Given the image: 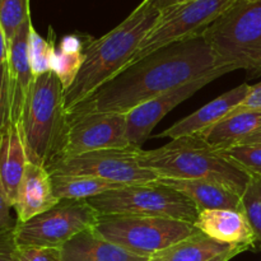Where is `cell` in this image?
Instances as JSON below:
<instances>
[{
	"label": "cell",
	"mask_w": 261,
	"mask_h": 261,
	"mask_svg": "<svg viewBox=\"0 0 261 261\" xmlns=\"http://www.w3.org/2000/svg\"><path fill=\"white\" fill-rule=\"evenodd\" d=\"M55 43L53 40H46L38 35L35 27H31L28 37V55H30L31 68L33 75L40 76L42 74L53 71V59L55 54Z\"/></svg>",
	"instance_id": "cb8c5ba5"
},
{
	"label": "cell",
	"mask_w": 261,
	"mask_h": 261,
	"mask_svg": "<svg viewBox=\"0 0 261 261\" xmlns=\"http://www.w3.org/2000/svg\"><path fill=\"white\" fill-rule=\"evenodd\" d=\"M232 69L221 68L208 75L199 78L196 81L186 83L175 89L166 92L161 96L154 97L144 103L139 105L126 114V138L132 147L142 148L150 137V133L155 125L171 111L182 103L184 101L195 94L199 89L205 87L211 82L216 81L219 76L231 73Z\"/></svg>",
	"instance_id": "7c38bea8"
},
{
	"label": "cell",
	"mask_w": 261,
	"mask_h": 261,
	"mask_svg": "<svg viewBox=\"0 0 261 261\" xmlns=\"http://www.w3.org/2000/svg\"><path fill=\"white\" fill-rule=\"evenodd\" d=\"M9 125V97H8L7 63L0 66V137Z\"/></svg>",
	"instance_id": "f1b7e54d"
},
{
	"label": "cell",
	"mask_w": 261,
	"mask_h": 261,
	"mask_svg": "<svg viewBox=\"0 0 261 261\" xmlns=\"http://www.w3.org/2000/svg\"><path fill=\"white\" fill-rule=\"evenodd\" d=\"M251 86L244 83L226 93L221 94L216 99L211 101L199 109L198 111L193 112L189 116L184 117L182 120L173 124L172 126L166 129L161 134L155 135V138H171V139H178L184 137H191V135H199L204 130L214 126L216 124L226 119L249 94Z\"/></svg>",
	"instance_id": "5bb4252c"
},
{
	"label": "cell",
	"mask_w": 261,
	"mask_h": 261,
	"mask_svg": "<svg viewBox=\"0 0 261 261\" xmlns=\"http://www.w3.org/2000/svg\"><path fill=\"white\" fill-rule=\"evenodd\" d=\"M15 261H63L60 247L17 246L14 247Z\"/></svg>",
	"instance_id": "83f0119b"
},
{
	"label": "cell",
	"mask_w": 261,
	"mask_h": 261,
	"mask_svg": "<svg viewBox=\"0 0 261 261\" xmlns=\"http://www.w3.org/2000/svg\"><path fill=\"white\" fill-rule=\"evenodd\" d=\"M54 194L51 175L47 168L27 162L15 201L17 222H27L50 211L59 203Z\"/></svg>",
	"instance_id": "2e32d148"
},
{
	"label": "cell",
	"mask_w": 261,
	"mask_h": 261,
	"mask_svg": "<svg viewBox=\"0 0 261 261\" xmlns=\"http://www.w3.org/2000/svg\"><path fill=\"white\" fill-rule=\"evenodd\" d=\"M160 14L155 0H143L114 30L87 43L83 66L64 91L65 114L129 65Z\"/></svg>",
	"instance_id": "7a4b0ae2"
},
{
	"label": "cell",
	"mask_w": 261,
	"mask_h": 261,
	"mask_svg": "<svg viewBox=\"0 0 261 261\" xmlns=\"http://www.w3.org/2000/svg\"><path fill=\"white\" fill-rule=\"evenodd\" d=\"M31 18L30 0H0V24L9 43L23 23Z\"/></svg>",
	"instance_id": "d4e9b609"
},
{
	"label": "cell",
	"mask_w": 261,
	"mask_h": 261,
	"mask_svg": "<svg viewBox=\"0 0 261 261\" xmlns=\"http://www.w3.org/2000/svg\"><path fill=\"white\" fill-rule=\"evenodd\" d=\"M127 147L132 145L126 138V114L89 112L74 115L66 117L63 142L55 161L96 150Z\"/></svg>",
	"instance_id": "8fae6325"
},
{
	"label": "cell",
	"mask_w": 261,
	"mask_h": 261,
	"mask_svg": "<svg viewBox=\"0 0 261 261\" xmlns=\"http://www.w3.org/2000/svg\"><path fill=\"white\" fill-rule=\"evenodd\" d=\"M219 152L249 176L261 178V145L237 144Z\"/></svg>",
	"instance_id": "484cf974"
},
{
	"label": "cell",
	"mask_w": 261,
	"mask_h": 261,
	"mask_svg": "<svg viewBox=\"0 0 261 261\" xmlns=\"http://www.w3.org/2000/svg\"><path fill=\"white\" fill-rule=\"evenodd\" d=\"M185 2H190V0H155V4H157L158 9L162 10L165 9V8L171 7V5L180 4V3H185Z\"/></svg>",
	"instance_id": "d590c367"
},
{
	"label": "cell",
	"mask_w": 261,
	"mask_h": 261,
	"mask_svg": "<svg viewBox=\"0 0 261 261\" xmlns=\"http://www.w3.org/2000/svg\"><path fill=\"white\" fill-rule=\"evenodd\" d=\"M236 246L222 244L198 231L155 252L149 261H209Z\"/></svg>",
	"instance_id": "44dd1931"
},
{
	"label": "cell",
	"mask_w": 261,
	"mask_h": 261,
	"mask_svg": "<svg viewBox=\"0 0 261 261\" xmlns=\"http://www.w3.org/2000/svg\"><path fill=\"white\" fill-rule=\"evenodd\" d=\"M261 132V111H242L229 114L214 126L204 130L199 137L209 145L222 150L240 144L245 138Z\"/></svg>",
	"instance_id": "ffe728a7"
},
{
	"label": "cell",
	"mask_w": 261,
	"mask_h": 261,
	"mask_svg": "<svg viewBox=\"0 0 261 261\" xmlns=\"http://www.w3.org/2000/svg\"><path fill=\"white\" fill-rule=\"evenodd\" d=\"M13 229L0 232V261H15V242L13 237Z\"/></svg>",
	"instance_id": "4dcf8cb0"
},
{
	"label": "cell",
	"mask_w": 261,
	"mask_h": 261,
	"mask_svg": "<svg viewBox=\"0 0 261 261\" xmlns=\"http://www.w3.org/2000/svg\"><path fill=\"white\" fill-rule=\"evenodd\" d=\"M237 0H190L161 10L157 22L140 42L129 64L176 42L203 36L206 28Z\"/></svg>",
	"instance_id": "ba28073f"
},
{
	"label": "cell",
	"mask_w": 261,
	"mask_h": 261,
	"mask_svg": "<svg viewBox=\"0 0 261 261\" xmlns=\"http://www.w3.org/2000/svg\"><path fill=\"white\" fill-rule=\"evenodd\" d=\"M98 218L87 200H60L30 221L17 222L13 237L17 246L61 247L81 232L93 228Z\"/></svg>",
	"instance_id": "9c48e42d"
},
{
	"label": "cell",
	"mask_w": 261,
	"mask_h": 261,
	"mask_svg": "<svg viewBox=\"0 0 261 261\" xmlns=\"http://www.w3.org/2000/svg\"><path fill=\"white\" fill-rule=\"evenodd\" d=\"M247 247L245 246H236L233 247V249L228 250V251L223 252V254L218 255V256L213 257V259H211L209 261H229L231 259H233L234 256H237V255L242 254L244 251H247Z\"/></svg>",
	"instance_id": "d6a6232c"
},
{
	"label": "cell",
	"mask_w": 261,
	"mask_h": 261,
	"mask_svg": "<svg viewBox=\"0 0 261 261\" xmlns=\"http://www.w3.org/2000/svg\"><path fill=\"white\" fill-rule=\"evenodd\" d=\"M27 162L19 127L9 124L0 137V189L12 208L17 201Z\"/></svg>",
	"instance_id": "ac0fdd59"
},
{
	"label": "cell",
	"mask_w": 261,
	"mask_h": 261,
	"mask_svg": "<svg viewBox=\"0 0 261 261\" xmlns=\"http://www.w3.org/2000/svg\"><path fill=\"white\" fill-rule=\"evenodd\" d=\"M240 144H250V145H261V132L256 133L254 135L245 138Z\"/></svg>",
	"instance_id": "e575fe53"
},
{
	"label": "cell",
	"mask_w": 261,
	"mask_h": 261,
	"mask_svg": "<svg viewBox=\"0 0 261 261\" xmlns=\"http://www.w3.org/2000/svg\"><path fill=\"white\" fill-rule=\"evenodd\" d=\"M99 216H150L194 224L199 209L178 191L160 182L129 185L87 200Z\"/></svg>",
	"instance_id": "8992f818"
},
{
	"label": "cell",
	"mask_w": 261,
	"mask_h": 261,
	"mask_svg": "<svg viewBox=\"0 0 261 261\" xmlns=\"http://www.w3.org/2000/svg\"><path fill=\"white\" fill-rule=\"evenodd\" d=\"M195 228L211 239L229 246L254 249L257 244L254 231L244 211L236 209H206L200 211Z\"/></svg>",
	"instance_id": "9a60e30c"
},
{
	"label": "cell",
	"mask_w": 261,
	"mask_h": 261,
	"mask_svg": "<svg viewBox=\"0 0 261 261\" xmlns=\"http://www.w3.org/2000/svg\"><path fill=\"white\" fill-rule=\"evenodd\" d=\"M63 261H149L107 241L93 228L81 232L60 247Z\"/></svg>",
	"instance_id": "e0dca14e"
},
{
	"label": "cell",
	"mask_w": 261,
	"mask_h": 261,
	"mask_svg": "<svg viewBox=\"0 0 261 261\" xmlns=\"http://www.w3.org/2000/svg\"><path fill=\"white\" fill-rule=\"evenodd\" d=\"M7 56H8V43L5 40L4 31H3L2 24H0V66L3 64L7 63Z\"/></svg>",
	"instance_id": "836d02e7"
},
{
	"label": "cell",
	"mask_w": 261,
	"mask_h": 261,
	"mask_svg": "<svg viewBox=\"0 0 261 261\" xmlns=\"http://www.w3.org/2000/svg\"><path fill=\"white\" fill-rule=\"evenodd\" d=\"M242 211L261 244V178L250 176L249 184L241 196Z\"/></svg>",
	"instance_id": "4316f807"
},
{
	"label": "cell",
	"mask_w": 261,
	"mask_h": 261,
	"mask_svg": "<svg viewBox=\"0 0 261 261\" xmlns=\"http://www.w3.org/2000/svg\"><path fill=\"white\" fill-rule=\"evenodd\" d=\"M203 37L218 66L261 74V0H237Z\"/></svg>",
	"instance_id": "5b68a950"
},
{
	"label": "cell",
	"mask_w": 261,
	"mask_h": 261,
	"mask_svg": "<svg viewBox=\"0 0 261 261\" xmlns=\"http://www.w3.org/2000/svg\"><path fill=\"white\" fill-rule=\"evenodd\" d=\"M138 162L160 178L208 180L242 196L250 176L199 135L173 139L157 149L137 150Z\"/></svg>",
	"instance_id": "3957f363"
},
{
	"label": "cell",
	"mask_w": 261,
	"mask_h": 261,
	"mask_svg": "<svg viewBox=\"0 0 261 261\" xmlns=\"http://www.w3.org/2000/svg\"><path fill=\"white\" fill-rule=\"evenodd\" d=\"M256 110L261 111V82L255 84V86H251L246 98H245L244 101L231 112V114L242 111H256Z\"/></svg>",
	"instance_id": "f546056e"
},
{
	"label": "cell",
	"mask_w": 261,
	"mask_h": 261,
	"mask_svg": "<svg viewBox=\"0 0 261 261\" xmlns=\"http://www.w3.org/2000/svg\"><path fill=\"white\" fill-rule=\"evenodd\" d=\"M157 182L185 195L195 204L199 212L206 211V209L242 211L241 196L214 181L158 178Z\"/></svg>",
	"instance_id": "d6986e66"
},
{
	"label": "cell",
	"mask_w": 261,
	"mask_h": 261,
	"mask_svg": "<svg viewBox=\"0 0 261 261\" xmlns=\"http://www.w3.org/2000/svg\"><path fill=\"white\" fill-rule=\"evenodd\" d=\"M127 147L121 149H105L61 158L47 167L50 175H87L105 178L121 185H149L158 181V176L142 167L138 162L137 150Z\"/></svg>",
	"instance_id": "30bf717a"
},
{
	"label": "cell",
	"mask_w": 261,
	"mask_h": 261,
	"mask_svg": "<svg viewBox=\"0 0 261 261\" xmlns=\"http://www.w3.org/2000/svg\"><path fill=\"white\" fill-rule=\"evenodd\" d=\"M65 126L61 82L54 71L36 76L18 126L28 162L47 168L58 157Z\"/></svg>",
	"instance_id": "277c9868"
},
{
	"label": "cell",
	"mask_w": 261,
	"mask_h": 261,
	"mask_svg": "<svg viewBox=\"0 0 261 261\" xmlns=\"http://www.w3.org/2000/svg\"><path fill=\"white\" fill-rule=\"evenodd\" d=\"M54 194L59 200H88L111 190H117L126 185L111 182L105 178L87 175H51Z\"/></svg>",
	"instance_id": "7402d4cb"
},
{
	"label": "cell",
	"mask_w": 261,
	"mask_h": 261,
	"mask_svg": "<svg viewBox=\"0 0 261 261\" xmlns=\"http://www.w3.org/2000/svg\"><path fill=\"white\" fill-rule=\"evenodd\" d=\"M32 27L31 18L18 30L8 43V97H9V124L19 126L30 89L35 75L32 73L28 55V37Z\"/></svg>",
	"instance_id": "4fadbf2b"
},
{
	"label": "cell",
	"mask_w": 261,
	"mask_h": 261,
	"mask_svg": "<svg viewBox=\"0 0 261 261\" xmlns=\"http://www.w3.org/2000/svg\"><path fill=\"white\" fill-rule=\"evenodd\" d=\"M94 229L103 239L130 252L149 257L196 233L188 222L150 216H99Z\"/></svg>",
	"instance_id": "52a82bcc"
},
{
	"label": "cell",
	"mask_w": 261,
	"mask_h": 261,
	"mask_svg": "<svg viewBox=\"0 0 261 261\" xmlns=\"http://www.w3.org/2000/svg\"><path fill=\"white\" fill-rule=\"evenodd\" d=\"M83 41L79 36L69 35L61 40L53 59V71L61 82L64 91L69 88L78 76L84 63Z\"/></svg>",
	"instance_id": "603a6c76"
},
{
	"label": "cell",
	"mask_w": 261,
	"mask_h": 261,
	"mask_svg": "<svg viewBox=\"0 0 261 261\" xmlns=\"http://www.w3.org/2000/svg\"><path fill=\"white\" fill-rule=\"evenodd\" d=\"M221 68L226 66L217 65L216 58L203 36L172 43L137 63L129 64L66 112V117L89 112L127 114L154 97Z\"/></svg>",
	"instance_id": "6da1fadb"
},
{
	"label": "cell",
	"mask_w": 261,
	"mask_h": 261,
	"mask_svg": "<svg viewBox=\"0 0 261 261\" xmlns=\"http://www.w3.org/2000/svg\"><path fill=\"white\" fill-rule=\"evenodd\" d=\"M10 209L12 206L8 204L7 199L3 195V191L0 189V232L13 229L17 224V221H14L10 214Z\"/></svg>",
	"instance_id": "1f68e13d"
}]
</instances>
